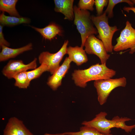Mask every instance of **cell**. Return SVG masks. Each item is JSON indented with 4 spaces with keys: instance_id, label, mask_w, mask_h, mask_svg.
Segmentation results:
<instances>
[{
    "instance_id": "19",
    "label": "cell",
    "mask_w": 135,
    "mask_h": 135,
    "mask_svg": "<svg viewBox=\"0 0 135 135\" xmlns=\"http://www.w3.org/2000/svg\"><path fill=\"white\" fill-rule=\"evenodd\" d=\"M15 80L14 86L20 88H26L29 86L30 81L28 76L27 71L19 73L13 77Z\"/></svg>"
},
{
    "instance_id": "6",
    "label": "cell",
    "mask_w": 135,
    "mask_h": 135,
    "mask_svg": "<svg viewBox=\"0 0 135 135\" xmlns=\"http://www.w3.org/2000/svg\"><path fill=\"white\" fill-rule=\"evenodd\" d=\"M126 25L116 40L117 43L114 46L113 50L118 52L130 49L129 53L133 54L135 52V29L128 21L126 22Z\"/></svg>"
},
{
    "instance_id": "25",
    "label": "cell",
    "mask_w": 135,
    "mask_h": 135,
    "mask_svg": "<svg viewBox=\"0 0 135 135\" xmlns=\"http://www.w3.org/2000/svg\"><path fill=\"white\" fill-rule=\"evenodd\" d=\"M123 10L128 13L130 11H132L135 14V7L133 6H124L123 8Z\"/></svg>"
},
{
    "instance_id": "17",
    "label": "cell",
    "mask_w": 135,
    "mask_h": 135,
    "mask_svg": "<svg viewBox=\"0 0 135 135\" xmlns=\"http://www.w3.org/2000/svg\"><path fill=\"white\" fill-rule=\"evenodd\" d=\"M18 1L17 0H0V10L8 13L10 16L20 17L16 8Z\"/></svg>"
},
{
    "instance_id": "24",
    "label": "cell",
    "mask_w": 135,
    "mask_h": 135,
    "mask_svg": "<svg viewBox=\"0 0 135 135\" xmlns=\"http://www.w3.org/2000/svg\"><path fill=\"white\" fill-rule=\"evenodd\" d=\"M3 26L0 25V46L4 45L7 46H10V44L4 38L2 30Z\"/></svg>"
},
{
    "instance_id": "15",
    "label": "cell",
    "mask_w": 135,
    "mask_h": 135,
    "mask_svg": "<svg viewBox=\"0 0 135 135\" xmlns=\"http://www.w3.org/2000/svg\"><path fill=\"white\" fill-rule=\"evenodd\" d=\"M32 27L39 32L46 40H51L57 35L61 36L62 31L60 28L55 23H52L42 28L34 26Z\"/></svg>"
},
{
    "instance_id": "4",
    "label": "cell",
    "mask_w": 135,
    "mask_h": 135,
    "mask_svg": "<svg viewBox=\"0 0 135 135\" xmlns=\"http://www.w3.org/2000/svg\"><path fill=\"white\" fill-rule=\"evenodd\" d=\"M74 23L80 34L81 38V46H84L87 38L92 34L98 33L94 27L90 12L87 10H82L75 6L74 7Z\"/></svg>"
},
{
    "instance_id": "10",
    "label": "cell",
    "mask_w": 135,
    "mask_h": 135,
    "mask_svg": "<svg viewBox=\"0 0 135 135\" xmlns=\"http://www.w3.org/2000/svg\"><path fill=\"white\" fill-rule=\"evenodd\" d=\"M71 62L68 57H66L62 65L48 78L47 84L53 90H57L61 85L62 80L70 68Z\"/></svg>"
},
{
    "instance_id": "21",
    "label": "cell",
    "mask_w": 135,
    "mask_h": 135,
    "mask_svg": "<svg viewBox=\"0 0 135 135\" xmlns=\"http://www.w3.org/2000/svg\"><path fill=\"white\" fill-rule=\"evenodd\" d=\"M48 71V68L45 64H42L38 67L33 70L27 71L28 77L30 81L39 77L44 72Z\"/></svg>"
},
{
    "instance_id": "22",
    "label": "cell",
    "mask_w": 135,
    "mask_h": 135,
    "mask_svg": "<svg viewBox=\"0 0 135 135\" xmlns=\"http://www.w3.org/2000/svg\"><path fill=\"white\" fill-rule=\"evenodd\" d=\"M94 4V0H80L78 7L81 10H88L92 11L94 9L93 6Z\"/></svg>"
},
{
    "instance_id": "20",
    "label": "cell",
    "mask_w": 135,
    "mask_h": 135,
    "mask_svg": "<svg viewBox=\"0 0 135 135\" xmlns=\"http://www.w3.org/2000/svg\"><path fill=\"white\" fill-rule=\"evenodd\" d=\"M122 2L126 3L130 7H133L134 4L131 0H109L108 6L104 12L108 14V18H112L114 16L113 10L114 7L117 4Z\"/></svg>"
},
{
    "instance_id": "12",
    "label": "cell",
    "mask_w": 135,
    "mask_h": 135,
    "mask_svg": "<svg viewBox=\"0 0 135 135\" xmlns=\"http://www.w3.org/2000/svg\"><path fill=\"white\" fill-rule=\"evenodd\" d=\"M54 11L63 14L65 20H73L74 18L73 0H54Z\"/></svg>"
},
{
    "instance_id": "7",
    "label": "cell",
    "mask_w": 135,
    "mask_h": 135,
    "mask_svg": "<svg viewBox=\"0 0 135 135\" xmlns=\"http://www.w3.org/2000/svg\"><path fill=\"white\" fill-rule=\"evenodd\" d=\"M68 40L65 41L62 46L57 52L52 53L48 51L43 52L39 56V62L40 64H44L47 66L48 71L53 74L60 66V64L64 55L66 54Z\"/></svg>"
},
{
    "instance_id": "13",
    "label": "cell",
    "mask_w": 135,
    "mask_h": 135,
    "mask_svg": "<svg viewBox=\"0 0 135 135\" xmlns=\"http://www.w3.org/2000/svg\"><path fill=\"white\" fill-rule=\"evenodd\" d=\"M66 54L68 55V57L71 62H74L78 66L86 62L88 60L86 52L81 46L67 47Z\"/></svg>"
},
{
    "instance_id": "3",
    "label": "cell",
    "mask_w": 135,
    "mask_h": 135,
    "mask_svg": "<svg viewBox=\"0 0 135 135\" xmlns=\"http://www.w3.org/2000/svg\"><path fill=\"white\" fill-rule=\"evenodd\" d=\"M106 13L97 16H91L92 21L98 34L99 38L103 42L108 52H112L114 46L112 40L114 33L118 30L116 26H110L108 24V17Z\"/></svg>"
},
{
    "instance_id": "18",
    "label": "cell",
    "mask_w": 135,
    "mask_h": 135,
    "mask_svg": "<svg viewBox=\"0 0 135 135\" xmlns=\"http://www.w3.org/2000/svg\"><path fill=\"white\" fill-rule=\"evenodd\" d=\"M46 135H113L112 134H105L100 133L95 128L83 125L80 128L79 131L76 132H68L55 134H47Z\"/></svg>"
},
{
    "instance_id": "5",
    "label": "cell",
    "mask_w": 135,
    "mask_h": 135,
    "mask_svg": "<svg viewBox=\"0 0 135 135\" xmlns=\"http://www.w3.org/2000/svg\"><path fill=\"white\" fill-rule=\"evenodd\" d=\"M127 83L126 78H110L95 81L94 86L96 89L98 100L101 105L104 104L110 93L115 88L118 87H125Z\"/></svg>"
},
{
    "instance_id": "23",
    "label": "cell",
    "mask_w": 135,
    "mask_h": 135,
    "mask_svg": "<svg viewBox=\"0 0 135 135\" xmlns=\"http://www.w3.org/2000/svg\"><path fill=\"white\" fill-rule=\"evenodd\" d=\"M108 0H95L94 4L96 6L98 16H100L102 14L103 8L108 4Z\"/></svg>"
},
{
    "instance_id": "2",
    "label": "cell",
    "mask_w": 135,
    "mask_h": 135,
    "mask_svg": "<svg viewBox=\"0 0 135 135\" xmlns=\"http://www.w3.org/2000/svg\"><path fill=\"white\" fill-rule=\"evenodd\" d=\"M107 114L102 112L97 114L92 120L83 122L82 124L93 128L100 133L105 134H110L111 129L113 128H120L128 133L131 132L135 128V124L132 126L126 125L125 122L132 120L126 117H114L111 120L106 119Z\"/></svg>"
},
{
    "instance_id": "14",
    "label": "cell",
    "mask_w": 135,
    "mask_h": 135,
    "mask_svg": "<svg viewBox=\"0 0 135 135\" xmlns=\"http://www.w3.org/2000/svg\"><path fill=\"white\" fill-rule=\"evenodd\" d=\"M0 47L2 50L0 53V61L2 62L15 58L24 52L32 49V45L30 43L24 46L16 48H10L4 45Z\"/></svg>"
},
{
    "instance_id": "27",
    "label": "cell",
    "mask_w": 135,
    "mask_h": 135,
    "mask_svg": "<svg viewBox=\"0 0 135 135\" xmlns=\"http://www.w3.org/2000/svg\"></svg>"
},
{
    "instance_id": "26",
    "label": "cell",
    "mask_w": 135,
    "mask_h": 135,
    "mask_svg": "<svg viewBox=\"0 0 135 135\" xmlns=\"http://www.w3.org/2000/svg\"><path fill=\"white\" fill-rule=\"evenodd\" d=\"M131 0L134 4H135V0Z\"/></svg>"
},
{
    "instance_id": "8",
    "label": "cell",
    "mask_w": 135,
    "mask_h": 135,
    "mask_svg": "<svg viewBox=\"0 0 135 135\" xmlns=\"http://www.w3.org/2000/svg\"><path fill=\"white\" fill-rule=\"evenodd\" d=\"M84 50L88 54H94L100 59L101 64H106L110 56L106 52L102 42L94 34L90 35L84 43Z\"/></svg>"
},
{
    "instance_id": "1",
    "label": "cell",
    "mask_w": 135,
    "mask_h": 135,
    "mask_svg": "<svg viewBox=\"0 0 135 135\" xmlns=\"http://www.w3.org/2000/svg\"><path fill=\"white\" fill-rule=\"evenodd\" d=\"M116 74V71L108 68L106 64L97 63L87 69L75 70L72 76L76 86L85 88L89 82L112 78Z\"/></svg>"
},
{
    "instance_id": "11",
    "label": "cell",
    "mask_w": 135,
    "mask_h": 135,
    "mask_svg": "<svg viewBox=\"0 0 135 135\" xmlns=\"http://www.w3.org/2000/svg\"><path fill=\"white\" fill-rule=\"evenodd\" d=\"M23 122L15 117L8 120L4 131V135H33Z\"/></svg>"
},
{
    "instance_id": "16",
    "label": "cell",
    "mask_w": 135,
    "mask_h": 135,
    "mask_svg": "<svg viewBox=\"0 0 135 135\" xmlns=\"http://www.w3.org/2000/svg\"><path fill=\"white\" fill-rule=\"evenodd\" d=\"M30 22V20L28 18L6 16L4 12H2L0 15V24L3 26H14L22 24H29Z\"/></svg>"
},
{
    "instance_id": "9",
    "label": "cell",
    "mask_w": 135,
    "mask_h": 135,
    "mask_svg": "<svg viewBox=\"0 0 135 135\" xmlns=\"http://www.w3.org/2000/svg\"><path fill=\"white\" fill-rule=\"evenodd\" d=\"M37 60L35 58L27 64H24L21 60H10L3 68L2 73L8 79L13 78L14 76L19 73L36 68Z\"/></svg>"
}]
</instances>
